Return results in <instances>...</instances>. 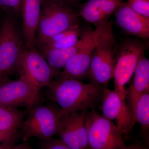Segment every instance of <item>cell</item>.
I'll return each mask as SVG.
<instances>
[{
	"mask_svg": "<svg viewBox=\"0 0 149 149\" xmlns=\"http://www.w3.org/2000/svg\"><path fill=\"white\" fill-rule=\"evenodd\" d=\"M47 88V96L58 106L61 116L95 109L101 102L105 87L93 82L57 78Z\"/></svg>",
	"mask_w": 149,
	"mask_h": 149,
	"instance_id": "cell-1",
	"label": "cell"
},
{
	"mask_svg": "<svg viewBox=\"0 0 149 149\" xmlns=\"http://www.w3.org/2000/svg\"><path fill=\"white\" fill-rule=\"evenodd\" d=\"M97 37L92 54L88 78L105 87L113 77L118 42L109 20L96 27Z\"/></svg>",
	"mask_w": 149,
	"mask_h": 149,
	"instance_id": "cell-2",
	"label": "cell"
},
{
	"mask_svg": "<svg viewBox=\"0 0 149 149\" xmlns=\"http://www.w3.org/2000/svg\"><path fill=\"white\" fill-rule=\"evenodd\" d=\"M149 40L128 36L118 43L116 52L113 77V91L125 99V85L133 76L137 65L149 48Z\"/></svg>",
	"mask_w": 149,
	"mask_h": 149,
	"instance_id": "cell-3",
	"label": "cell"
},
{
	"mask_svg": "<svg viewBox=\"0 0 149 149\" xmlns=\"http://www.w3.org/2000/svg\"><path fill=\"white\" fill-rule=\"evenodd\" d=\"M81 19L78 9L66 7L51 0H43L35 48L57 34L80 24Z\"/></svg>",
	"mask_w": 149,
	"mask_h": 149,
	"instance_id": "cell-4",
	"label": "cell"
},
{
	"mask_svg": "<svg viewBox=\"0 0 149 149\" xmlns=\"http://www.w3.org/2000/svg\"><path fill=\"white\" fill-rule=\"evenodd\" d=\"M29 111L28 117L24 118L19 129L24 142L33 138L40 141L57 136L61 118L60 110L57 105L37 104Z\"/></svg>",
	"mask_w": 149,
	"mask_h": 149,
	"instance_id": "cell-5",
	"label": "cell"
},
{
	"mask_svg": "<svg viewBox=\"0 0 149 149\" xmlns=\"http://www.w3.org/2000/svg\"><path fill=\"white\" fill-rule=\"evenodd\" d=\"M86 124L88 131V149H123L127 146L114 122L95 109L87 111Z\"/></svg>",
	"mask_w": 149,
	"mask_h": 149,
	"instance_id": "cell-6",
	"label": "cell"
},
{
	"mask_svg": "<svg viewBox=\"0 0 149 149\" xmlns=\"http://www.w3.org/2000/svg\"><path fill=\"white\" fill-rule=\"evenodd\" d=\"M23 42L13 19L6 17L0 27V82L19 69Z\"/></svg>",
	"mask_w": 149,
	"mask_h": 149,
	"instance_id": "cell-7",
	"label": "cell"
},
{
	"mask_svg": "<svg viewBox=\"0 0 149 149\" xmlns=\"http://www.w3.org/2000/svg\"><path fill=\"white\" fill-rule=\"evenodd\" d=\"M40 91L22 74L15 80L6 78L0 82V104L16 109L26 107L29 110L39 101Z\"/></svg>",
	"mask_w": 149,
	"mask_h": 149,
	"instance_id": "cell-8",
	"label": "cell"
},
{
	"mask_svg": "<svg viewBox=\"0 0 149 149\" xmlns=\"http://www.w3.org/2000/svg\"><path fill=\"white\" fill-rule=\"evenodd\" d=\"M101 110L106 118L114 120L123 136H128L135 126L136 118L125 99H123L114 91L104 88Z\"/></svg>",
	"mask_w": 149,
	"mask_h": 149,
	"instance_id": "cell-9",
	"label": "cell"
},
{
	"mask_svg": "<svg viewBox=\"0 0 149 149\" xmlns=\"http://www.w3.org/2000/svg\"><path fill=\"white\" fill-rule=\"evenodd\" d=\"M19 69L34 87L40 90L47 87L56 76L42 54L36 48L24 47L19 62Z\"/></svg>",
	"mask_w": 149,
	"mask_h": 149,
	"instance_id": "cell-10",
	"label": "cell"
},
{
	"mask_svg": "<svg viewBox=\"0 0 149 149\" xmlns=\"http://www.w3.org/2000/svg\"><path fill=\"white\" fill-rule=\"evenodd\" d=\"M88 111L61 116L57 136L71 149H88V131L86 124Z\"/></svg>",
	"mask_w": 149,
	"mask_h": 149,
	"instance_id": "cell-11",
	"label": "cell"
},
{
	"mask_svg": "<svg viewBox=\"0 0 149 149\" xmlns=\"http://www.w3.org/2000/svg\"><path fill=\"white\" fill-rule=\"evenodd\" d=\"M97 37V30H91L87 41L76 54L67 63L57 76L61 79L82 81L88 78L92 54Z\"/></svg>",
	"mask_w": 149,
	"mask_h": 149,
	"instance_id": "cell-12",
	"label": "cell"
},
{
	"mask_svg": "<svg viewBox=\"0 0 149 149\" xmlns=\"http://www.w3.org/2000/svg\"><path fill=\"white\" fill-rule=\"evenodd\" d=\"M117 27L126 35L143 40L149 38V17L133 10L126 2L120 3L113 13Z\"/></svg>",
	"mask_w": 149,
	"mask_h": 149,
	"instance_id": "cell-13",
	"label": "cell"
},
{
	"mask_svg": "<svg viewBox=\"0 0 149 149\" xmlns=\"http://www.w3.org/2000/svg\"><path fill=\"white\" fill-rule=\"evenodd\" d=\"M123 0H87L78 8L80 17L96 27L108 20Z\"/></svg>",
	"mask_w": 149,
	"mask_h": 149,
	"instance_id": "cell-14",
	"label": "cell"
},
{
	"mask_svg": "<svg viewBox=\"0 0 149 149\" xmlns=\"http://www.w3.org/2000/svg\"><path fill=\"white\" fill-rule=\"evenodd\" d=\"M43 0H23L21 15L24 47L35 48L36 35Z\"/></svg>",
	"mask_w": 149,
	"mask_h": 149,
	"instance_id": "cell-15",
	"label": "cell"
},
{
	"mask_svg": "<svg viewBox=\"0 0 149 149\" xmlns=\"http://www.w3.org/2000/svg\"><path fill=\"white\" fill-rule=\"evenodd\" d=\"M133 82L127 90L125 100L135 115L136 104L142 95L149 91V60L144 55L137 65Z\"/></svg>",
	"mask_w": 149,
	"mask_h": 149,
	"instance_id": "cell-16",
	"label": "cell"
},
{
	"mask_svg": "<svg viewBox=\"0 0 149 149\" xmlns=\"http://www.w3.org/2000/svg\"><path fill=\"white\" fill-rule=\"evenodd\" d=\"M92 29L90 26L84 27L83 35L80 40L72 47L61 49L52 50L42 53L52 69L56 72V76L70 60L83 47Z\"/></svg>",
	"mask_w": 149,
	"mask_h": 149,
	"instance_id": "cell-17",
	"label": "cell"
},
{
	"mask_svg": "<svg viewBox=\"0 0 149 149\" xmlns=\"http://www.w3.org/2000/svg\"><path fill=\"white\" fill-rule=\"evenodd\" d=\"M84 28L80 24L58 33L40 46L38 50L41 53L52 50L61 49L72 47L77 44L83 35Z\"/></svg>",
	"mask_w": 149,
	"mask_h": 149,
	"instance_id": "cell-18",
	"label": "cell"
},
{
	"mask_svg": "<svg viewBox=\"0 0 149 149\" xmlns=\"http://www.w3.org/2000/svg\"><path fill=\"white\" fill-rule=\"evenodd\" d=\"M26 111L8 107L0 104V131L13 138L25 118Z\"/></svg>",
	"mask_w": 149,
	"mask_h": 149,
	"instance_id": "cell-19",
	"label": "cell"
},
{
	"mask_svg": "<svg viewBox=\"0 0 149 149\" xmlns=\"http://www.w3.org/2000/svg\"><path fill=\"white\" fill-rule=\"evenodd\" d=\"M136 122L141 126V136L146 145L149 146V91L145 92L139 99L135 111Z\"/></svg>",
	"mask_w": 149,
	"mask_h": 149,
	"instance_id": "cell-20",
	"label": "cell"
},
{
	"mask_svg": "<svg viewBox=\"0 0 149 149\" xmlns=\"http://www.w3.org/2000/svg\"><path fill=\"white\" fill-rule=\"evenodd\" d=\"M23 0H0V8L3 9L10 16L21 15Z\"/></svg>",
	"mask_w": 149,
	"mask_h": 149,
	"instance_id": "cell-21",
	"label": "cell"
},
{
	"mask_svg": "<svg viewBox=\"0 0 149 149\" xmlns=\"http://www.w3.org/2000/svg\"><path fill=\"white\" fill-rule=\"evenodd\" d=\"M126 2L137 13L149 17V0H128Z\"/></svg>",
	"mask_w": 149,
	"mask_h": 149,
	"instance_id": "cell-22",
	"label": "cell"
},
{
	"mask_svg": "<svg viewBox=\"0 0 149 149\" xmlns=\"http://www.w3.org/2000/svg\"><path fill=\"white\" fill-rule=\"evenodd\" d=\"M39 149H71L59 139L40 140Z\"/></svg>",
	"mask_w": 149,
	"mask_h": 149,
	"instance_id": "cell-23",
	"label": "cell"
},
{
	"mask_svg": "<svg viewBox=\"0 0 149 149\" xmlns=\"http://www.w3.org/2000/svg\"><path fill=\"white\" fill-rule=\"evenodd\" d=\"M54 2L60 5L70 8L78 9L81 2L83 0H51Z\"/></svg>",
	"mask_w": 149,
	"mask_h": 149,
	"instance_id": "cell-24",
	"label": "cell"
},
{
	"mask_svg": "<svg viewBox=\"0 0 149 149\" xmlns=\"http://www.w3.org/2000/svg\"><path fill=\"white\" fill-rule=\"evenodd\" d=\"M17 139L8 136L0 131V143L14 142L15 143Z\"/></svg>",
	"mask_w": 149,
	"mask_h": 149,
	"instance_id": "cell-25",
	"label": "cell"
},
{
	"mask_svg": "<svg viewBox=\"0 0 149 149\" xmlns=\"http://www.w3.org/2000/svg\"><path fill=\"white\" fill-rule=\"evenodd\" d=\"M123 149H149L148 146L140 143H133L126 146Z\"/></svg>",
	"mask_w": 149,
	"mask_h": 149,
	"instance_id": "cell-26",
	"label": "cell"
},
{
	"mask_svg": "<svg viewBox=\"0 0 149 149\" xmlns=\"http://www.w3.org/2000/svg\"><path fill=\"white\" fill-rule=\"evenodd\" d=\"M10 149H33L27 142H24L22 143L14 145Z\"/></svg>",
	"mask_w": 149,
	"mask_h": 149,
	"instance_id": "cell-27",
	"label": "cell"
},
{
	"mask_svg": "<svg viewBox=\"0 0 149 149\" xmlns=\"http://www.w3.org/2000/svg\"><path fill=\"white\" fill-rule=\"evenodd\" d=\"M15 143L10 142V143H3L0 144V149H10Z\"/></svg>",
	"mask_w": 149,
	"mask_h": 149,
	"instance_id": "cell-28",
	"label": "cell"
},
{
	"mask_svg": "<svg viewBox=\"0 0 149 149\" xmlns=\"http://www.w3.org/2000/svg\"></svg>",
	"mask_w": 149,
	"mask_h": 149,
	"instance_id": "cell-29",
	"label": "cell"
}]
</instances>
